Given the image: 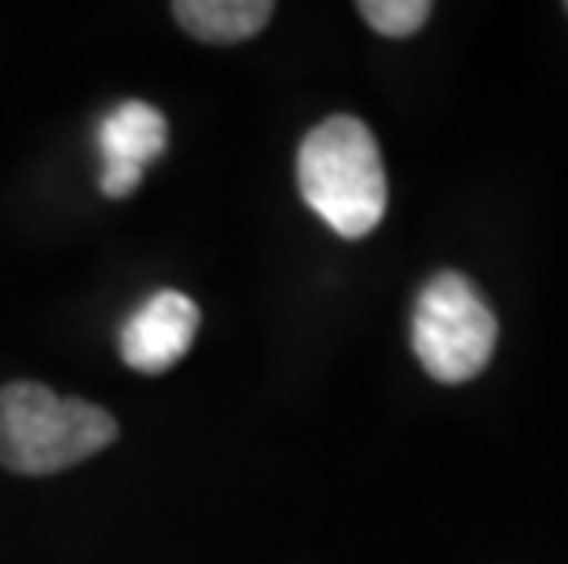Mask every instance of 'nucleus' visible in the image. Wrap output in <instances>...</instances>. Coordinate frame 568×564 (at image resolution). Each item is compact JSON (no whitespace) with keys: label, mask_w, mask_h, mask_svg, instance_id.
<instances>
[{"label":"nucleus","mask_w":568,"mask_h":564,"mask_svg":"<svg viewBox=\"0 0 568 564\" xmlns=\"http://www.w3.org/2000/svg\"><path fill=\"white\" fill-rule=\"evenodd\" d=\"M301 198L342 238H364L385 217L382 151L374 132L353 114H334L305 136L297 151Z\"/></svg>","instance_id":"f257e3e1"},{"label":"nucleus","mask_w":568,"mask_h":564,"mask_svg":"<svg viewBox=\"0 0 568 564\" xmlns=\"http://www.w3.org/2000/svg\"><path fill=\"white\" fill-rule=\"evenodd\" d=\"M118 440V422L100 403L59 396L38 381L0 389V465L44 476L70 470Z\"/></svg>","instance_id":"f03ea898"},{"label":"nucleus","mask_w":568,"mask_h":564,"mask_svg":"<svg viewBox=\"0 0 568 564\" xmlns=\"http://www.w3.org/2000/svg\"><path fill=\"white\" fill-rule=\"evenodd\" d=\"M495 338L499 322L466 275L440 271L422 286L410 319V345L437 381L458 386L477 378L495 352Z\"/></svg>","instance_id":"7ed1b4c3"},{"label":"nucleus","mask_w":568,"mask_h":564,"mask_svg":"<svg viewBox=\"0 0 568 564\" xmlns=\"http://www.w3.org/2000/svg\"><path fill=\"white\" fill-rule=\"evenodd\" d=\"M199 330V308L187 294L159 290L122 327V359L140 375H162L187 352Z\"/></svg>","instance_id":"20e7f679"},{"label":"nucleus","mask_w":568,"mask_h":564,"mask_svg":"<svg viewBox=\"0 0 568 564\" xmlns=\"http://www.w3.org/2000/svg\"><path fill=\"white\" fill-rule=\"evenodd\" d=\"M165 143H169V125L151 103L129 100L118 111L106 114V122L100 129L103 195L129 198L143 180V170L165 151Z\"/></svg>","instance_id":"39448f33"},{"label":"nucleus","mask_w":568,"mask_h":564,"mask_svg":"<svg viewBox=\"0 0 568 564\" xmlns=\"http://www.w3.org/2000/svg\"><path fill=\"white\" fill-rule=\"evenodd\" d=\"M272 0H176L173 19L205 44H243L268 27Z\"/></svg>","instance_id":"423d86ee"},{"label":"nucleus","mask_w":568,"mask_h":564,"mask_svg":"<svg viewBox=\"0 0 568 564\" xmlns=\"http://www.w3.org/2000/svg\"><path fill=\"white\" fill-rule=\"evenodd\" d=\"M359 16L367 19V27L385 33V38H410L415 30L426 27L433 4L429 0H364Z\"/></svg>","instance_id":"0eeeda50"}]
</instances>
